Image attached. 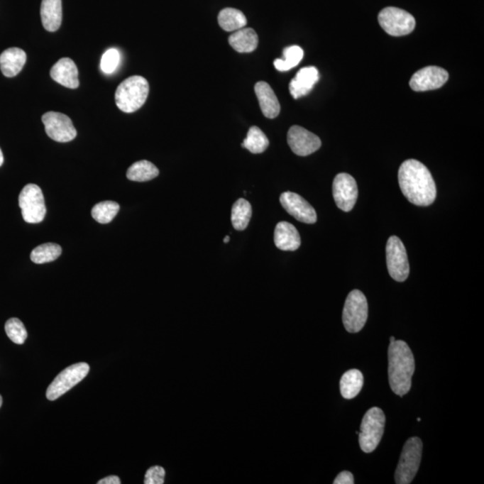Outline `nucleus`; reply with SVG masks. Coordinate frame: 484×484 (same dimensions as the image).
<instances>
[{"label": "nucleus", "instance_id": "f257e3e1", "mask_svg": "<svg viewBox=\"0 0 484 484\" xmlns=\"http://www.w3.org/2000/svg\"><path fill=\"white\" fill-rule=\"evenodd\" d=\"M398 182L409 202L418 207H428L434 202L437 189L427 167L417 160L402 163L398 170Z\"/></svg>", "mask_w": 484, "mask_h": 484}, {"label": "nucleus", "instance_id": "f03ea898", "mask_svg": "<svg viewBox=\"0 0 484 484\" xmlns=\"http://www.w3.org/2000/svg\"><path fill=\"white\" fill-rule=\"evenodd\" d=\"M414 370V357L408 344L402 340L390 343L388 347V380L395 395L403 397L410 391Z\"/></svg>", "mask_w": 484, "mask_h": 484}, {"label": "nucleus", "instance_id": "7ed1b4c3", "mask_svg": "<svg viewBox=\"0 0 484 484\" xmlns=\"http://www.w3.org/2000/svg\"><path fill=\"white\" fill-rule=\"evenodd\" d=\"M149 94V84L145 78L133 76L119 85L115 94L117 107L126 114H132L145 104Z\"/></svg>", "mask_w": 484, "mask_h": 484}, {"label": "nucleus", "instance_id": "20e7f679", "mask_svg": "<svg viewBox=\"0 0 484 484\" xmlns=\"http://www.w3.org/2000/svg\"><path fill=\"white\" fill-rule=\"evenodd\" d=\"M386 417L378 407L370 408L364 414L359 432V444L361 451L371 453L377 449L383 437Z\"/></svg>", "mask_w": 484, "mask_h": 484}, {"label": "nucleus", "instance_id": "39448f33", "mask_svg": "<svg viewBox=\"0 0 484 484\" xmlns=\"http://www.w3.org/2000/svg\"><path fill=\"white\" fill-rule=\"evenodd\" d=\"M422 455L421 439H409L402 451L400 463L395 470V480L397 484H410L420 468Z\"/></svg>", "mask_w": 484, "mask_h": 484}, {"label": "nucleus", "instance_id": "423d86ee", "mask_svg": "<svg viewBox=\"0 0 484 484\" xmlns=\"http://www.w3.org/2000/svg\"><path fill=\"white\" fill-rule=\"evenodd\" d=\"M368 319V302L365 295L353 290L347 296L343 310L344 329L349 333L360 332Z\"/></svg>", "mask_w": 484, "mask_h": 484}, {"label": "nucleus", "instance_id": "0eeeda50", "mask_svg": "<svg viewBox=\"0 0 484 484\" xmlns=\"http://www.w3.org/2000/svg\"><path fill=\"white\" fill-rule=\"evenodd\" d=\"M19 207L26 223H42L46 216V206L40 187L35 184L23 187L19 195Z\"/></svg>", "mask_w": 484, "mask_h": 484}, {"label": "nucleus", "instance_id": "6e6552de", "mask_svg": "<svg viewBox=\"0 0 484 484\" xmlns=\"http://www.w3.org/2000/svg\"><path fill=\"white\" fill-rule=\"evenodd\" d=\"M378 23L383 29L391 36L407 35L415 28L414 17L405 10L388 6L378 13Z\"/></svg>", "mask_w": 484, "mask_h": 484}, {"label": "nucleus", "instance_id": "1a4fd4ad", "mask_svg": "<svg viewBox=\"0 0 484 484\" xmlns=\"http://www.w3.org/2000/svg\"><path fill=\"white\" fill-rule=\"evenodd\" d=\"M89 365L85 363L73 364V365L66 368L54 378L53 383L48 387L46 392L48 400L54 401L67 393L68 390L81 383L89 373Z\"/></svg>", "mask_w": 484, "mask_h": 484}, {"label": "nucleus", "instance_id": "9d476101", "mask_svg": "<svg viewBox=\"0 0 484 484\" xmlns=\"http://www.w3.org/2000/svg\"><path fill=\"white\" fill-rule=\"evenodd\" d=\"M387 267L392 278L397 282L407 280L410 265L407 250L400 238L391 236L387 242Z\"/></svg>", "mask_w": 484, "mask_h": 484}, {"label": "nucleus", "instance_id": "9b49d317", "mask_svg": "<svg viewBox=\"0 0 484 484\" xmlns=\"http://www.w3.org/2000/svg\"><path fill=\"white\" fill-rule=\"evenodd\" d=\"M42 121L47 135L54 141L67 143L77 138V132L70 117L60 112L49 111L44 114Z\"/></svg>", "mask_w": 484, "mask_h": 484}, {"label": "nucleus", "instance_id": "f8f14e48", "mask_svg": "<svg viewBox=\"0 0 484 484\" xmlns=\"http://www.w3.org/2000/svg\"><path fill=\"white\" fill-rule=\"evenodd\" d=\"M333 196L337 207L343 212H350L358 199L356 180L347 173H339L333 182Z\"/></svg>", "mask_w": 484, "mask_h": 484}, {"label": "nucleus", "instance_id": "ddd939ff", "mask_svg": "<svg viewBox=\"0 0 484 484\" xmlns=\"http://www.w3.org/2000/svg\"><path fill=\"white\" fill-rule=\"evenodd\" d=\"M448 71L444 68L429 66L422 68L412 77L410 87L415 92H426L441 88L449 80Z\"/></svg>", "mask_w": 484, "mask_h": 484}, {"label": "nucleus", "instance_id": "4468645a", "mask_svg": "<svg viewBox=\"0 0 484 484\" xmlns=\"http://www.w3.org/2000/svg\"><path fill=\"white\" fill-rule=\"evenodd\" d=\"M287 141L292 151L299 156H308L321 148L319 136L299 126L289 129Z\"/></svg>", "mask_w": 484, "mask_h": 484}, {"label": "nucleus", "instance_id": "2eb2a0df", "mask_svg": "<svg viewBox=\"0 0 484 484\" xmlns=\"http://www.w3.org/2000/svg\"><path fill=\"white\" fill-rule=\"evenodd\" d=\"M280 203L286 212L302 223L315 224L318 217L312 204L298 194L285 192L280 196Z\"/></svg>", "mask_w": 484, "mask_h": 484}, {"label": "nucleus", "instance_id": "dca6fc26", "mask_svg": "<svg viewBox=\"0 0 484 484\" xmlns=\"http://www.w3.org/2000/svg\"><path fill=\"white\" fill-rule=\"evenodd\" d=\"M50 77L57 83L70 89H77L79 87L77 67L68 57H63L54 65L50 70Z\"/></svg>", "mask_w": 484, "mask_h": 484}, {"label": "nucleus", "instance_id": "f3484780", "mask_svg": "<svg viewBox=\"0 0 484 484\" xmlns=\"http://www.w3.org/2000/svg\"><path fill=\"white\" fill-rule=\"evenodd\" d=\"M319 79V70L315 67H306L299 71L290 83V94L295 99L308 94Z\"/></svg>", "mask_w": 484, "mask_h": 484}, {"label": "nucleus", "instance_id": "a211bd4d", "mask_svg": "<svg viewBox=\"0 0 484 484\" xmlns=\"http://www.w3.org/2000/svg\"><path fill=\"white\" fill-rule=\"evenodd\" d=\"M255 93L257 95L262 114L268 119H275L280 114L281 106L277 97L267 82L260 81L255 84Z\"/></svg>", "mask_w": 484, "mask_h": 484}, {"label": "nucleus", "instance_id": "6ab92c4d", "mask_svg": "<svg viewBox=\"0 0 484 484\" xmlns=\"http://www.w3.org/2000/svg\"><path fill=\"white\" fill-rule=\"evenodd\" d=\"M274 241L276 248L284 251H297L302 244L299 231L287 221H281L276 226Z\"/></svg>", "mask_w": 484, "mask_h": 484}, {"label": "nucleus", "instance_id": "aec40b11", "mask_svg": "<svg viewBox=\"0 0 484 484\" xmlns=\"http://www.w3.org/2000/svg\"><path fill=\"white\" fill-rule=\"evenodd\" d=\"M26 53L19 48H10L0 55V70L6 77H13L21 72L26 63Z\"/></svg>", "mask_w": 484, "mask_h": 484}, {"label": "nucleus", "instance_id": "412c9836", "mask_svg": "<svg viewBox=\"0 0 484 484\" xmlns=\"http://www.w3.org/2000/svg\"><path fill=\"white\" fill-rule=\"evenodd\" d=\"M40 16L44 29L56 32L62 23V0H43Z\"/></svg>", "mask_w": 484, "mask_h": 484}, {"label": "nucleus", "instance_id": "4be33fe9", "mask_svg": "<svg viewBox=\"0 0 484 484\" xmlns=\"http://www.w3.org/2000/svg\"><path fill=\"white\" fill-rule=\"evenodd\" d=\"M229 43L237 53H251L258 48V36L253 29L242 28L231 34Z\"/></svg>", "mask_w": 484, "mask_h": 484}, {"label": "nucleus", "instance_id": "5701e85b", "mask_svg": "<svg viewBox=\"0 0 484 484\" xmlns=\"http://www.w3.org/2000/svg\"><path fill=\"white\" fill-rule=\"evenodd\" d=\"M363 375L358 370H350L343 375L340 380V391L346 400H353L359 395L363 387Z\"/></svg>", "mask_w": 484, "mask_h": 484}, {"label": "nucleus", "instance_id": "b1692460", "mask_svg": "<svg viewBox=\"0 0 484 484\" xmlns=\"http://www.w3.org/2000/svg\"><path fill=\"white\" fill-rule=\"evenodd\" d=\"M218 23L221 28L226 32H236L246 26L247 18L240 10L228 8L221 10L218 15Z\"/></svg>", "mask_w": 484, "mask_h": 484}, {"label": "nucleus", "instance_id": "393cba45", "mask_svg": "<svg viewBox=\"0 0 484 484\" xmlns=\"http://www.w3.org/2000/svg\"><path fill=\"white\" fill-rule=\"evenodd\" d=\"M158 175V167L145 160L133 163L127 172L128 179L136 182H149Z\"/></svg>", "mask_w": 484, "mask_h": 484}, {"label": "nucleus", "instance_id": "a878e982", "mask_svg": "<svg viewBox=\"0 0 484 484\" xmlns=\"http://www.w3.org/2000/svg\"><path fill=\"white\" fill-rule=\"evenodd\" d=\"M252 216L251 204L244 199L234 203L231 209V224L235 230L244 231L250 224Z\"/></svg>", "mask_w": 484, "mask_h": 484}, {"label": "nucleus", "instance_id": "bb28decb", "mask_svg": "<svg viewBox=\"0 0 484 484\" xmlns=\"http://www.w3.org/2000/svg\"><path fill=\"white\" fill-rule=\"evenodd\" d=\"M269 141L260 128L251 127L248 131L247 138L242 142V148H246L252 153H262L268 149Z\"/></svg>", "mask_w": 484, "mask_h": 484}, {"label": "nucleus", "instance_id": "cd10ccee", "mask_svg": "<svg viewBox=\"0 0 484 484\" xmlns=\"http://www.w3.org/2000/svg\"><path fill=\"white\" fill-rule=\"evenodd\" d=\"M61 253H62V248L59 244L45 243L33 250L31 253V260L35 264L50 263L56 260Z\"/></svg>", "mask_w": 484, "mask_h": 484}, {"label": "nucleus", "instance_id": "c85d7f7f", "mask_svg": "<svg viewBox=\"0 0 484 484\" xmlns=\"http://www.w3.org/2000/svg\"><path fill=\"white\" fill-rule=\"evenodd\" d=\"M304 53L301 47L297 45L290 46L284 50V59H276L274 65L278 71L285 72L292 68L298 66L301 62Z\"/></svg>", "mask_w": 484, "mask_h": 484}, {"label": "nucleus", "instance_id": "c756f323", "mask_svg": "<svg viewBox=\"0 0 484 484\" xmlns=\"http://www.w3.org/2000/svg\"><path fill=\"white\" fill-rule=\"evenodd\" d=\"M119 209V204L114 201H104L95 204L92 209V216L98 223L109 224L117 216Z\"/></svg>", "mask_w": 484, "mask_h": 484}, {"label": "nucleus", "instance_id": "7c9ffc66", "mask_svg": "<svg viewBox=\"0 0 484 484\" xmlns=\"http://www.w3.org/2000/svg\"><path fill=\"white\" fill-rule=\"evenodd\" d=\"M6 335L12 342L23 344L27 339V331L21 320L12 318L6 321L5 325Z\"/></svg>", "mask_w": 484, "mask_h": 484}, {"label": "nucleus", "instance_id": "2f4dec72", "mask_svg": "<svg viewBox=\"0 0 484 484\" xmlns=\"http://www.w3.org/2000/svg\"><path fill=\"white\" fill-rule=\"evenodd\" d=\"M121 62V54L117 49H110L102 55L101 70L104 74L110 75L114 72Z\"/></svg>", "mask_w": 484, "mask_h": 484}, {"label": "nucleus", "instance_id": "473e14b6", "mask_svg": "<svg viewBox=\"0 0 484 484\" xmlns=\"http://www.w3.org/2000/svg\"><path fill=\"white\" fill-rule=\"evenodd\" d=\"M165 470L162 466H152L145 473V484L165 483Z\"/></svg>", "mask_w": 484, "mask_h": 484}, {"label": "nucleus", "instance_id": "72a5a7b5", "mask_svg": "<svg viewBox=\"0 0 484 484\" xmlns=\"http://www.w3.org/2000/svg\"><path fill=\"white\" fill-rule=\"evenodd\" d=\"M354 479L352 473L348 471H343L340 473L339 475L336 476L335 480H334V484H353Z\"/></svg>", "mask_w": 484, "mask_h": 484}, {"label": "nucleus", "instance_id": "f704fd0d", "mask_svg": "<svg viewBox=\"0 0 484 484\" xmlns=\"http://www.w3.org/2000/svg\"><path fill=\"white\" fill-rule=\"evenodd\" d=\"M121 479L116 475L107 476L106 478L99 480L98 484H121Z\"/></svg>", "mask_w": 484, "mask_h": 484}, {"label": "nucleus", "instance_id": "c9c22d12", "mask_svg": "<svg viewBox=\"0 0 484 484\" xmlns=\"http://www.w3.org/2000/svg\"><path fill=\"white\" fill-rule=\"evenodd\" d=\"M3 163H4V156H3V153L0 149V166L3 165Z\"/></svg>", "mask_w": 484, "mask_h": 484}, {"label": "nucleus", "instance_id": "e433bc0d", "mask_svg": "<svg viewBox=\"0 0 484 484\" xmlns=\"http://www.w3.org/2000/svg\"><path fill=\"white\" fill-rule=\"evenodd\" d=\"M229 241H230V237L229 236H226V238H224V243H228V242H229Z\"/></svg>", "mask_w": 484, "mask_h": 484}, {"label": "nucleus", "instance_id": "4c0bfd02", "mask_svg": "<svg viewBox=\"0 0 484 484\" xmlns=\"http://www.w3.org/2000/svg\"><path fill=\"white\" fill-rule=\"evenodd\" d=\"M394 341H395V337H394V336H391V337H390V343L394 342Z\"/></svg>", "mask_w": 484, "mask_h": 484}, {"label": "nucleus", "instance_id": "58836bf2", "mask_svg": "<svg viewBox=\"0 0 484 484\" xmlns=\"http://www.w3.org/2000/svg\"><path fill=\"white\" fill-rule=\"evenodd\" d=\"M2 402H3L2 397H1V395H0V407H1Z\"/></svg>", "mask_w": 484, "mask_h": 484}]
</instances>
